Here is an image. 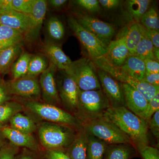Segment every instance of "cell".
<instances>
[{"label": "cell", "instance_id": "1", "mask_svg": "<svg viewBox=\"0 0 159 159\" xmlns=\"http://www.w3.org/2000/svg\"><path fill=\"white\" fill-rule=\"evenodd\" d=\"M102 116L116 125L136 145H148V123L125 107H110Z\"/></svg>", "mask_w": 159, "mask_h": 159}, {"label": "cell", "instance_id": "2", "mask_svg": "<svg viewBox=\"0 0 159 159\" xmlns=\"http://www.w3.org/2000/svg\"><path fill=\"white\" fill-rule=\"evenodd\" d=\"M83 128L107 145L133 143L127 135L103 116L85 121Z\"/></svg>", "mask_w": 159, "mask_h": 159}, {"label": "cell", "instance_id": "3", "mask_svg": "<svg viewBox=\"0 0 159 159\" xmlns=\"http://www.w3.org/2000/svg\"><path fill=\"white\" fill-rule=\"evenodd\" d=\"M98 69L108 73L111 77L122 83L126 84L139 91L145 97L148 102L158 93L159 86L151 85L143 80L136 79L124 73L121 67L113 65L105 56L93 61Z\"/></svg>", "mask_w": 159, "mask_h": 159}, {"label": "cell", "instance_id": "4", "mask_svg": "<svg viewBox=\"0 0 159 159\" xmlns=\"http://www.w3.org/2000/svg\"><path fill=\"white\" fill-rule=\"evenodd\" d=\"M67 125L43 123L38 129V135L42 145L47 149H62L70 146L75 136Z\"/></svg>", "mask_w": 159, "mask_h": 159}, {"label": "cell", "instance_id": "5", "mask_svg": "<svg viewBox=\"0 0 159 159\" xmlns=\"http://www.w3.org/2000/svg\"><path fill=\"white\" fill-rule=\"evenodd\" d=\"M110 107L102 89L80 91L78 112L85 121L102 116Z\"/></svg>", "mask_w": 159, "mask_h": 159}, {"label": "cell", "instance_id": "6", "mask_svg": "<svg viewBox=\"0 0 159 159\" xmlns=\"http://www.w3.org/2000/svg\"><path fill=\"white\" fill-rule=\"evenodd\" d=\"M65 72L73 78L80 90L101 89L97 70L90 59L82 58L72 61L70 68Z\"/></svg>", "mask_w": 159, "mask_h": 159}, {"label": "cell", "instance_id": "7", "mask_svg": "<svg viewBox=\"0 0 159 159\" xmlns=\"http://www.w3.org/2000/svg\"><path fill=\"white\" fill-rule=\"evenodd\" d=\"M27 109L44 120L67 126H77V119L70 113L47 103H42L36 100H29L25 102Z\"/></svg>", "mask_w": 159, "mask_h": 159}, {"label": "cell", "instance_id": "8", "mask_svg": "<svg viewBox=\"0 0 159 159\" xmlns=\"http://www.w3.org/2000/svg\"><path fill=\"white\" fill-rule=\"evenodd\" d=\"M68 23L70 29L86 49L91 60L105 56L107 47L94 34L84 28L73 16H70Z\"/></svg>", "mask_w": 159, "mask_h": 159}, {"label": "cell", "instance_id": "9", "mask_svg": "<svg viewBox=\"0 0 159 159\" xmlns=\"http://www.w3.org/2000/svg\"><path fill=\"white\" fill-rule=\"evenodd\" d=\"M97 73L101 89L108 99L110 107H125L122 83L105 71L97 69Z\"/></svg>", "mask_w": 159, "mask_h": 159}, {"label": "cell", "instance_id": "10", "mask_svg": "<svg viewBox=\"0 0 159 159\" xmlns=\"http://www.w3.org/2000/svg\"><path fill=\"white\" fill-rule=\"evenodd\" d=\"M76 19L107 47L111 41L116 30L111 24L87 15L79 14Z\"/></svg>", "mask_w": 159, "mask_h": 159}, {"label": "cell", "instance_id": "11", "mask_svg": "<svg viewBox=\"0 0 159 159\" xmlns=\"http://www.w3.org/2000/svg\"><path fill=\"white\" fill-rule=\"evenodd\" d=\"M7 86L10 94L19 96L29 100H36L40 97V87L35 77L25 76L12 80Z\"/></svg>", "mask_w": 159, "mask_h": 159}, {"label": "cell", "instance_id": "12", "mask_svg": "<svg viewBox=\"0 0 159 159\" xmlns=\"http://www.w3.org/2000/svg\"><path fill=\"white\" fill-rule=\"evenodd\" d=\"M64 73L58 84L60 99L69 110L77 111L80 89L73 78Z\"/></svg>", "mask_w": 159, "mask_h": 159}, {"label": "cell", "instance_id": "13", "mask_svg": "<svg viewBox=\"0 0 159 159\" xmlns=\"http://www.w3.org/2000/svg\"><path fill=\"white\" fill-rule=\"evenodd\" d=\"M57 69V67L51 62L45 70L41 74L39 80L43 99L46 103L54 105L61 102L55 80Z\"/></svg>", "mask_w": 159, "mask_h": 159}, {"label": "cell", "instance_id": "14", "mask_svg": "<svg viewBox=\"0 0 159 159\" xmlns=\"http://www.w3.org/2000/svg\"><path fill=\"white\" fill-rule=\"evenodd\" d=\"M0 25L9 27L28 36L31 28L29 14L11 10L0 13Z\"/></svg>", "mask_w": 159, "mask_h": 159}, {"label": "cell", "instance_id": "15", "mask_svg": "<svg viewBox=\"0 0 159 159\" xmlns=\"http://www.w3.org/2000/svg\"><path fill=\"white\" fill-rule=\"evenodd\" d=\"M2 130L4 136L12 145L18 147H25L33 151L39 150L38 143L31 134L22 132L7 125L2 126Z\"/></svg>", "mask_w": 159, "mask_h": 159}, {"label": "cell", "instance_id": "16", "mask_svg": "<svg viewBox=\"0 0 159 159\" xmlns=\"http://www.w3.org/2000/svg\"><path fill=\"white\" fill-rule=\"evenodd\" d=\"M125 107L140 117L145 111L148 102L145 97L136 89L126 84L122 83Z\"/></svg>", "mask_w": 159, "mask_h": 159}, {"label": "cell", "instance_id": "17", "mask_svg": "<svg viewBox=\"0 0 159 159\" xmlns=\"http://www.w3.org/2000/svg\"><path fill=\"white\" fill-rule=\"evenodd\" d=\"M130 55L124 38L122 36L111 42L107 46L105 56L112 64L121 67Z\"/></svg>", "mask_w": 159, "mask_h": 159}, {"label": "cell", "instance_id": "18", "mask_svg": "<svg viewBox=\"0 0 159 159\" xmlns=\"http://www.w3.org/2000/svg\"><path fill=\"white\" fill-rule=\"evenodd\" d=\"M47 10V2L44 0H34L30 15L31 28L28 36L36 39L39 34Z\"/></svg>", "mask_w": 159, "mask_h": 159}, {"label": "cell", "instance_id": "19", "mask_svg": "<svg viewBox=\"0 0 159 159\" xmlns=\"http://www.w3.org/2000/svg\"><path fill=\"white\" fill-rule=\"evenodd\" d=\"M44 51L57 68L65 72L70 68L73 61L58 46L54 44H48L45 46Z\"/></svg>", "mask_w": 159, "mask_h": 159}, {"label": "cell", "instance_id": "20", "mask_svg": "<svg viewBox=\"0 0 159 159\" xmlns=\"http://www.w3.org/2000/svg\"><path fill=\"white\" fill-rule=\"evenodd\" d=\"M89 134L83 128L75 136L66 153L71 159H86L87 143Z\"/></svg>", "mask_w": 159, "mask_h": 159}, {"label": "cell", "instance_id": "21", "mask_svg": "<svg viewBox=\"0 0 159 159\" xmlns=\"http://www.w3.org/2000/svg\"><path fill=\"white\" fill-rule=\"evenodd\" d=\"M121 69L130 77L140 80H143L146 72L144 60L133 55L127 58Z\"/></svg>", "mask_w": 159, "mask_h": 159}, {"label": "cell", "instance_id": "22", "mask_svg": "<svg viewBox=\"0 0 159 159\" xmlns=\"http://www.w3.org/2000/svg\"><path fill=\"white\" fill-rule=\"evenodd\" d=\"M24 37L20 31L0 25V51L20 44Z\"/></svg>", "mask_w": 159, "mask_h": 159}, {"label": "cell", "instance_id": "23", "mask_svg": "<svg viewBox=\"0 0 159 159\" xmlns=\"http://www.w3.org/2000/svg\"><path fill=\"white\" fill-rule=\"evenodd\" d=\"M134 154V149L131 144L108 145L103 158L104 159H129Z\"/></svg>", "mask_w": 159, "mask_h": 159}, {"label": "cell", "instance_id": "24", "mask_svg": "<svg viewBox=\"0 0 159 159\" xmlns=\"http://www.w3.org/2000/svg\"><path fill=\"white\" fill-rule=\"evenodd\" d=\"M107 145L89 134L87 143L86 159H103Z\"/></svg>", "mask_w": 159, "mask_h": 159}, {"label": "cell", "instance_id": "25", "mask_svg": "<svg viewBox=\"0 0 159 159\" xmlns=\"http://www.w3.org/2000/svg\"><path fill=\"white\" fill-rule=\"evenodd\" d=\"M9 122L11 128L25 133L32 134L37 128L35 122L32 119L20 113L11 117Z\"/></svg>", "mask_w": 159, "mask_h": 159}, {"label": "cell", "instance_id": "26", "mask_svg": "<svg viewBox=\"0 0 159 159\" xmlns=\"http://www.w3.org/2000/svg\"><path fill=\"white\" fill-rule=\"evenodd\" d=\"M122 36L131 55H133L136 48L143 37L139 23H134L131 25L125 34Z\"/></svg>", "mask_w": 159, "mask_h": 159}, {"label": "cell", "instance_id": "27", "mask_svg": "<svg viewBox=\"0 0 159 159\" xmlns=\"http://www.w3.org/2000/svg\"><path fill=\"white\" fill-rule=\"evenodd\" d=\"M20 44L0 51V74H5L20 54Z\"/></svg>", "mask_w": 159, "mask_h": 159}, {"label": "cell", "instance_id": "28", "mask_svg": "<svg viewBox=\"0 0 159 159\" xmlns=\"http://www.w3.org/2000/svg\"><path fill=\"white\" fill-rule=\"evenodd\" d=\"M126 8L129 14L137 22L139 23L141 18L150 7V0H128L126 1Z\"/></svg>", "mask_w": 159, "mask_h": 159}, {"label": "cell", "instance_id": "29", "mask_svg": "<svg viewBox=\"0 0 159 159\" xmlns=\"http://www.w3.org/2000/svg\"><path fill=\"white\" fill-rule=\"evenodd\" d=\"M25 109L24 106L16 101H8L0 105V126H3L16 114Z\"/></svg>", "mask_w": 159, "mask_h": 159}, {"label": "cell", "instance_id": "30", "mask_svg": "<svg viewBox=\"0 0 159 159\" xmlns=\"http://www.w3.org/2000/svg\"><path fill=\"white\" fill-rule=\"evenodd\" d=\"M155 48L152 43L143 35L142 39L136 48L133 55L143 60L146 59L157 60L154 56Z\"/></svg>", "mask_w": 159, "mask_h": 159}, {"label": "cell", "instance_id": "31", "mask_svg": "<svg viewBox=\"0 0 159 159\" xmlns=\"http://www.w3.org/2000/svg\"><path fill=\"white\" fill-rule=\"evenodd\" d=\"M31 57V54L24 53L19 57L12 68L13 80L21 78L27 75L29 61Z\"/></svg>", "mask_w": 159, "mask_h": 159}, {"label": "cell", "instance_id": "32", "mask_svg": "<svg viewBox=\"0 0 159 159\" xmlns=\"http://www.w3.org/2000/svg\"><path fill=\"white\" fill-rule=\"evenodd\" d=\"M48 66V63L42 56L35 55L31 57L29 61L28 73L26 76L35 77L43 73Z\"/></svg>", "mask_w": 159, "mask_h": 159}, {"label": "cell", "instance_id": "33", "mask_svg": "<svg viewBox=\"0 0 159 159\" xmlns=\"http://www.w3.org/2000/svg\"><path fill=\"white\" fill-rule=\"evenodd\" d=\"M140 21V24L146 29L159 31L158 15L156 9L153 6L149 8L143 15Z\"/></svg>", "mask_w": 159, "mask_h": 159}, {"label": "cell", "instance_id": "34", "mask_svg": "<svg viewBox=\"0 0 159 159\" xmlns=\"http://www.w3.org/2000/svg\"><path fill=\"white\" fill-rule=\"evenodd\" d=\"M48 31L50 37L55 40H60L64 36V27L61 22L56 17H52L49 19Z\"/></svg>", "mask_w": 159, "mask_h": 159}, {"label": "cell", "instance_id": "35", "mask_svg": "<svg viewBox=\"0 0 159 159\" xmlns=\"http://www.w3.org/2000/svg\"><path fill=\"white\" fill-rule=\"evenodd\" d=\"M159 110V93H158L148 101L146 108L140 117L148 123L154 114Z\"/></svg>", "mask_w": 159, "mask_h": 159}, {"label": "cell", "instance_id": "36", "mask_svg": "<svg viewBox=\"0 0 159 159\" xmlns=\"http://www.w3.org/2000/svg\"><path fill=\"white\" fill-rule=\"evenodd\" d=\"M34 1V0H11L12 10L30 14L32 10Z\"/></svg>", "mask_w": 159, "mask_h": 159}, {"label": "cell", "instance_id": "37", "mask_svg": "<svg viewBox=\"0 0 159 159\" xmlns=\"http://www.w3.org/2000/svg\"><path fill=\"white\" fill-rule=\"evenodd\" d=\"M136 146L143 159H159V152L157 148L145 144H140Z\"/></svg>", "mask_w": 159, "mask_h": 159}, {"label": "cell", "instance_id": "38", "mask_svg": "<svg viewBox=\"0 0 159 159\" xmlns=\"http://www.w3.org/2000/svg\"><path fill=\"white\" fill-rule=\"evenodd\" d=\"M75 2L80 8L89 12L97 13L101 10V6L97 0H77Z\"/></svg>", "mask_w": 159, "mask_h": 159}, {"label": "cell", "instance_id": "39", "mask_svg": "<svg viewBox=\"0 0 159 159\" xmlns=\"http://www.w3.org/2000/svg\"><path fill=\"white\" fill-rule=\"evenodd\" d=\"M18 150L17 146L7 143L0 149V159H15Z\"/></svg>", "mask_w": 159, "mask_h": 159}, {"label": "cell", "instance_id": "40", "mask_svg": "<svg viewBox=\"0 0 159 159\" xmlns=\"http://www.w3.org/2000/svg\"><path fill=\"white\" fill-rule=\"evenodd\" d=\"M142 34L152 43L156 49H159V31L146 29L139 23Z\"/></svg>", "mask_w": 159, "mask_h": 159}, {"label": "cell", "instance_id": "41", "mask_svg": "<svg viewBox=\"0 0 159 159\" xmlns=\"http://www.w3.org/2000/svg\"><path fill=\"white\" fill-rule=\"evenodd\" d=\"M148 128L157 139L158 143L159 141V110L154 114L148 122Z\"/></svg>", "mask_w": 159, "mask_h": 159}, {"label": "cell", "instance_id": "42", "mask_svg": "<svg viewBox=\"0 0 159 159\" xmlns=\"http://www.w3.org/2000/svg\"><path fill=\"white\" fill-rule=\"evenodd\" d=\"M45 159H71L66 152L62 149L47 150L45 155Z\"/></svg>", "mask_w": 159, "mask_h": 159}, {"label": "cell", "instance_id": "43", "mask_svg": "<svg viewBox=\"0 0 159 159\" xmlns=\"http://www.w3.org/2000/svg\"><path fill=\"white\" fill-rule=\"evenodd\" d=\"M100 6L106 10H112L118 8L122 1L119 0H99Z\"/></svg>", "mask_w": 159, "mask_h": 159}, {"label": "cell", "instance_id": "44", "mask_svg": "<svg viewBox=\"0 0 159 159\" xmlns=\"http://www.w3.org/2000/svg\"><path fill=\"white\" fill-rule=\"evenodd\" d=\"M10 95L7 84L0 81V105L9 101Z\"/></svg>", "mask_w": 159, "mask_h": 159}, {"label": "cell", "instance_id": "45", "mask_svg": "<svg viewBox=\"0 0 159 159\" xmlns=\"http://www.w3.org/2000/svg\"><path fill=\"white\" fill-rule=\"evenodd\" d=\"M145 69L147 72L159 74V63L158 61L151 59L144 60Z\"/></svg>", "mask_w": 159, "mask_h": 159}, {"label": "cell", "instance_id": "46", "mask_svg": "<svg viewBox=\"0 0 159 159\" xmlns=\"http://www.w3.org/2000/svg\"><path fill=\"white\" fill-rule=\"evenodd\" d=\"M143 80L151 85L159 86V74L151 73L146 71Z\"/></svg>", "mask_w": 159, "mask_h": 159}, {"label": "cell", "instance_id": "47", "mask_svg": "<svg viewBox=\"0 0 159 159\" xmlns=\"http://www.w3.org/2000/svg\"><path fill=\"white\" fill-rule=\"evenodd\" d=\"M12 10L11 0H0V13Z\"/></svg>", "mask_w": 159, "mask_h": 159}, {"label": "cell", "instance_id": "48", "mask_svg": "<svg viewBox=\"0 0 159 159\" xmlns=\"http://www.w3.org/2000/svg\"><path fill=\"white\" fill-rule=\"evenodd\" d=\"M49 4L54 8H59L64 6L67 2L66 0H51L49 1Z\"/></svg>", "mask_w": 159, "mask_h": 159}, {"label": "cell", "instance_id": "49", "mask_svg": "<svg viewBox=\"0 0 159 159\" xmlns=\"http://www.w3.org/2000/svg\"><path fill=\"white\" fill-rule=\"evenodd\" d=\"M2 126H0V149L7 143V139L4 136L2 130Z\"/></svg>", "mask_w": 159, "mask_h": 159}, {"label": "cell", "instance_id": "50", "mask_svg": "<svg viewBox=\"0 0 159 159\" xmlns=\"http://www.w3.org/2000/svg\"><path fill=\"white\" fill-rule=\"evenodd\" d=\"M17 159H35L31 155L24 154L21 155Z\"/></svg>", "mask_w": 159, "mask_h": 159}, {"label": "cell", "instance_id": "51", "mask_svg": "<svg viewBox=\"0 0 159 159\" xmlns=\"http://www.w3.org/2000/svg\"><path fill=\"white\" fill-rule=\"evenodd\" d=\"M0 81H1V80H0Z\"/></svg>", "mask_w": 159, "mask_h": 159}]
</instances>
